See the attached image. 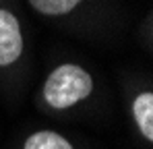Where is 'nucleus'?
Here are the masks:
<instances>
[{
	"instance_id": "obj_1",
	"label": "nucleus",
	"mask_w": 153,
	"mask_h": 149,
	"mask_svg": "<svg viewBox=\"0 0 153 149\" xmlns=\"http://www.w3.org/2000/svg\"><path fill=\"white\" fill-rule=\"evenodd\" d=\"M93 91V79L79 64H60L54 69L44 85V99L56 110H66Z\"/></svg>"
},
{
	"instance_id": "obj_2",
	"label": "nucleus",
	"mask_w": 153,
	"mask_h": 149,
	"mask_svg": "<svg viewBox=\"0 0 153 149\" xmlns=\"http://www.w3.org/2000/svg\"><path fill=\"white\" fill-rule=\"evenodd\" d=\"M21 52H23V35L19 19L10 10L0 8V66L17 62Z\"/></svg>"
},
{
	"instance_id": "obj_3",
	"label": "nucleus",
	"mask_w": 153,
	"mask_h": 149,
	"mask_svg": "<svg viewBox=\"0 0 153 149\" xmlns=\"http://www.w3.org/2000/svg\"><path fill=\"white\" fill-rule=\"evenodd\" d=\"M132 114H134V120H137L141 135L147 141H153V93L151 91H143L134 98Z\"/></svg>"
},
{
	"instance_id": "obj_4",
	"label": "nucleus",
	"mask_w": 153,
	"mask_h": 149,
	"mask_svg": "<svg viewBox=\"0 0 153 149\" xmlns=\"http://www.w3.org/2000/svg\"><path fill=\"white\" fill-rule=\"evenodd\" d=\"M23 149H73V145L54 130H37L27 137Z\"/></svg>"
},
{
	"instance_id": "obj_5",
	"label": "nucleus",
	"mask_w": 153,
	"mask_h": 149,
	"mask_svg": "<svg viewBox=\"0 0 153 149\" xmlns=\"http://www.w3.org/2000/svg\"><path fill=\"white\" fill-rule=\"evenodd\" d=\"M29 4L42 15L58 17V15L71 13L75 6L81 4V0H29Z\"/></svg>"
}]
</instances>
